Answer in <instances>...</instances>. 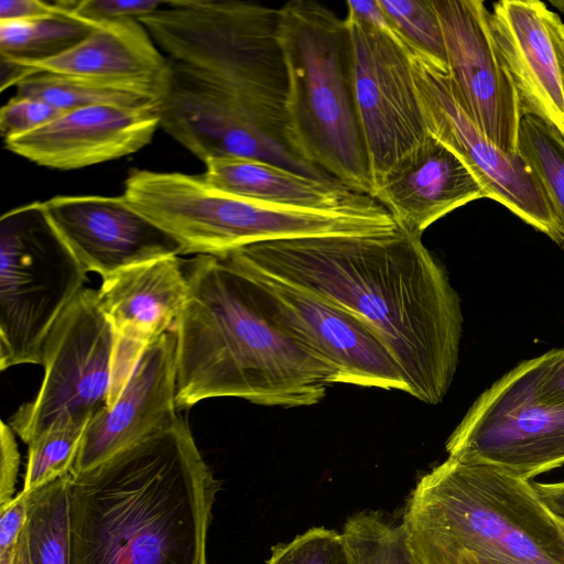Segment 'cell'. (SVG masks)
I'll list each match as a JSON object with an SVG mask.
<instances>
[{
    "label": "cell",
    "mask_w": 564,
    "mask_h": 564,
    "mask_svg": "<svg viewBox=\"0 0 564 564\" xmlns=\"http://www.w3.org/2000/svg\"><path fill=\"white\" fill-rule=\"evenodd\" d=\"M228 256L357 316L400 366L409 394L427 404L445 398L458 364L463 314L421 235L399 227L301 237L253 243Z\"/></svg>",
    "instance_id": "cell-1"
},
{
    "label": "cell",
    "mask_w": 564,
    "mask_h": 564,
    "mask_svg": "<svg viewBox=\"0 0 564 564\" xmlns=\"http://www.w3.org/2000/svg\"><path fill=\"white\" fill-rule=\"evenodd\" d=\"M220 488L183 417L70 473L72 564H207Z\"/></svg>",
    "instance_id": "cell-2"
},
{
    "label": "cell",
    "mask_w": 564,
    "mask_h": 564,
    "mask_svg": "<svg viewBox=\"0 0 564 564\" xmlns=\"http://www.w3.org/2000/svg\"><path fill=\"white\" fill-rule=\"evenodd\" d=\"M184 271L187 299L172 327L178 410L223 397L282 408L324 399L333 371L273 318L248 271L206 254Z\"/></svg>",
    "instance_id": "cell-3"
},
{
    "label": "cell",
    "mask_w": 564,
    "mask_h": 564,
    "mask_svg": "<svg viewBox=\"0 0 564 564\" xmlns=\"http://www.w3.org/2000/svg\"><path fill=\"white\" fill-rule=\"evenodd\" d=\"M402 527L417 564H564V521L532 480L448 457L423 475Z\"/></svg>",
    "instance_id": "cell-4"
},
{
    "label": "cell",
    "mask_w": 564,
    "mask_h": 564,
    "mask_svg": "<svg viewBox=\"0 0 564 564\" xmlns=\"http://www.w3.org/2000/svg\"><path fill=\"white\" fill-rule=\"evenodd\" d=\"M278 39L288 83L289 148L325 176L371 196L345 20L318 2L292 0L278 9Z\"/></svg>",
    "instance_id": "cell-5"
},
{
    "label": "cell",
    "mask_w": 564,
    "mask_h": 564,
    "mask_svg": "<svg viewBox=\"0 0 564 564\" xmlns=\"http://www.w3.org/2000/svg\"><path fill=\"white\" fill-rule=\"evenodd\" d=\"M122 195L135 212L174 238L182 254L220 257L265 241L398 228L383 206L360 212L282 207L221 191L203 175L180 172L133 170Z\"/></svg>",
    "instance_id": "cell-6"
},
{
    "label": "cell",
    "mask_w": 564,
    "mask_h": 564,
    "mask_svg": "<svg viewBox=\"0 0 564 564\" xmlns=\"http://www.w3.org/2000/svg\"><path fill=\"white\" fill-rule=\"evenodd\" d=\"M139 21L170 59L285 106L278 9L243 1L170 0Z\"/></svg>",
    "instance_id": "cell-7"
},
{
    "label": "cell",
    "mask_w": 564,
    "mask_h": 564,
    "mask_svg": "<svg viewBox=\"0 0 564 564\" xmlns=\"http://www.w3.org/2000/svg\"><path fill=\"white\" fill-rule=\"evenodd\" d=\"M87 271L50 227L39 202L0 226V369L42 365L56 321L85 289Z\"/></svg>",
    "instance_id": "cell-8"
},
{
    "label": "cell",
    "mask_w": 564,
    "mask_h": 564,
    "mask_svg": "<svg viewBox=\"0 0 564 564\" xmlns=\"http://www.w3.org/2000/svg\"><path fill=\"white\" fill-rule=\"evenodd\" d=\"M543 361L520 362L479 395L448 437V457L525 480L564 465V404L538 392Z\"/></svg>",
    "instance_id": "cell-9"
},
{
    "label": "cell",
    "mask_w": 564,
    "mask_h": 564,
    "mask_svg": "<svg viewBox=\"0 0 564 564\" xmlns=\"http://www.w3.org/2000/svg\"><path fill=\"white\" fill-rule=\"evenodd\" d=\"M113 333L97 291L84 289L51 329L42 352L39 393L11 416L10 427L25 443L56 425L89 422L108 406Z\"/></svg>",
    "instance_id": "cell-10"
},
{
    "label": "cell",
    "mask_w": 564,
    "mask_h": 564,
    "mask_svg": "<svg viewBox=\"0 0 564 564\" xmlns=\"http://www.w3.org/2000/svg\"><path fill=\"white\" fill-rule=\"evenodd\" d=\"M170 63L160 127L196 158L237 155L268 161L294 172L327 177L289 148L285 119L183 63Z\"/></svg>",
    "instance_id": "cell-11"
},
{
    "label": "cell",
    "mask_w": 564,
    "mask_h": 564,
    "mask_svg": "<svg viewBox=\"0 0 564 564\" xmlns=\"http://www.w3.org/2000/svg\"><path fill=\"white\" fill-rule=\"evenodd\" d=\"M344 20L354 99L373 193L430 134L404 42L393 30L380 29L348 14Z\"/></svg>",
    "instance_id": "cell-12"
},
{
    "label": "cell",
    "mask_w": 564,
    "mask_h": 564,
    "mask_svg": "<svg viewBox=\"0 0 564 564\" xmlns=\"http://www.w3.org/2000/svg\"><path fill=\"white\" fill-rule=\"evenodd\" d=\"M427 133L453 151L482 186L486 198L560 243L557 223L538 178L519 153L492 143L457 101L446 63L408 46Z\"/></svg>",
    "instance_id": "cell-13"
},
{
    "label": "cell",
    "mask_w": 564,
    "mask_h": 564,
    "mask_svg": "<svg viewBox=\"0 0 564 564\" xmlns=\"http://www.w3.org/2000/svg\"><path fill=\"white\" fill-rule=\"evenodd\" d=\"M256 280L273 318L346 383L410 393L404 375L372 329L332 302L237 261Z\"/></svg>",
    "instance_id": "cell-14"
},
{
    "label": "cell",
    "mask_w": 564,
    "mask_h": 564,
    "mask_svg": "<svg viewBox=\"0 0 564 564\" xmlns=\"http://www.w3.org/2000/svg\"><path fill=\"white\" fill-rule=\"evenodd\" d=\"M443 31L448 76L460 107L497 147L518 153L523 117L480 0H432Z\"/></svg>",
    "instance_id": "cell-15"
},
{
    "label": "cell",
    "mask_w": 564,
    "mask_h": 564,
    "mask_svg": "<svg viewBox=\"0 0 564 564\" xmlns=\"http://www.w3.org/2000/svg\"><path fill=\"white\" fill-rule=\"evenodd\" d=\"M42 215L87 272L102 280L152 260L181 256L180 243L121 196L59 195Z\"/></svg>",
    "instance_id": "cell-16"
},
{
    "label": "cell",
    "mask_w": 564,
    "mask_h": 564,
    "mask_svg": "<svg viewBox=\"0 0 564 564\" xmlns=\"http://www.w3.org/2000/svg\"><path fill=\"white\" fill-rule=\"evenodd\" d=\"M187 293L178 256L138 264L102 280L98 303L113 333L107 408L117 401L147 348L172 329Z\"/></svg>",
    "instance_id": "cell-17"
},
{
    "label": "cell",
    "mask_w": 564,
    "mask_h": 564,
    "mask_svg": "<svg viewBox=\"0 0 564 564\" xmlns=\"http://www.w3.org/2000/svg\"><path fill=\"white\" fill-rule=\"evenodd\" d=\"M489 24L499 58L522 115L534 116L564 137V23L539 0H501Z\"/></svg>",
    "instance_id": "cell-18"
},
{
    "label": "cell",
    "mask_w": 564,
    "mask_h": 564,
    "mask_svg": "<svg viewBox=\"0 0 564 564\" xmlns=\"http://www.w3.org/2000/svg\"><path fill=\"white\" fill-rule=\"evenodd\" d=\"M159 108H77L39 129L6 139L4 145L37 165L82 169L132 154L149 144L160 127Z\"/></svg>",
    "instance_id": "cell-19"
},
{
    "label": "cell",
    "mask_w": 564,
    "mask_h": 564,
    "mask_svg": "<svg viewBox=\"0 0 564 564\" xmlns=\"http://www.w3.org/2000/svg\"><path fill=\"white\" fill-rule=\"evenodd\" d=\"M181 419L176 344L171 329L147 348L117 401L89 422L70 473L89 470Z\"/></svg>",
    "instance_id": "cell-20"
},
{
    "label": "cell",
    "mask_w": 564,
    "mask_h": 564,
    "mask_svg": "<svg viewBox=\"0 0 564 564\" xmlns=\"http://www.w3.org/2000/svg\"><path fill=\"white\" fill-rule=\"evenodd\" d=\"M11 62L24 67L29 75L54 73L160 101L170 78L167 57L135 19L99 22L83 41L55 57L30 63Z\"/></svg>",
    "instance_id": "cell-21"
},
{
    "label": "cell",
    "mask_w": 564,
    "mask_h": 564,
    "mask_svg": "<svg viewBox=\"0 0 564 564\" xmlns=\"http://www.w3.org/2000/svg\"><path fill=\"white\" fill-rule=\"evenodd\" d=\"M371 197L389 212L400 228L422 235L440 218L486 197V193L460 159L430 135Z\"/></svg>",
    "instance_id": "cell-22"
},
{
    "label": "cell",
    "mask_w": 564,
    "mask_h": 564,
    "mask_svg": "<svg viewBox=\"0 0 564 564\" xmlns=\"http://www.w3.org/2000/svg\"><path fill=\"white\" fill-rule=\"evenodd\" d=\"M204 164L203 176L213 186L276 206L322 212H360L382 206L335 178L301 174L259 159L221 155L209 158Z\"/></svg>",
    "instance_id": "cell-23"
},
{
    "label": "cell",
    "mask_w": 564,
    "mask_h": 564,
    "mask_svg": "<svg viewBox=\"0 0 564 564\" xmlns=\"http://www.w3.org/2000/svg\"><path fill=\"white\" fill-rule=\"evenodd\" d=\"M56 2L59 11L55 14L0 21V57L18 63L55 57L83 41L97 24Z\"/></svg>",
    "instance_id": "cell-24"
},
{
    "label": "cell",
    "mask_w": 564,
    "mask_h": 564,
    "mask_svg": "<svg viewBox=\"0 0 564 564\" xmlns=\"http://www.w3.org/2000/svg\"><path fill=\"white\" fill-rule=\"evenodd\" d=\"M69 481L70 473L28 494L30 564H72Z\"/></svg>",
    "instance_id": "cell-25"
},
{
    "label": "cell",
    "mask_w": 564,
    "mask_h": 564,
    "mask_svg": "<svg viewBox=\"0 0 564 564\" xmlns=\"http://www.w3.org/2000/svg\"><path fill=\"white\" fill-rule=\"evenodd\" d=\"M518 153L538 178L555 216L564 248V137L543 120L525 115L518 137Z\"/></svg>",
    "instance_id": "cell-26"
},
{
    "label": "cell",
    "mask_w": 564,
    "mask_h": 564,
    "mask_svg": "<svg viewBox=\"0 0 564 564\" xmlns=\"http://www.w3.org/2000/svg\"><path fill=\"white\" fill-rule=\"evenodd\" d=\"M15 87V96L37 98L65 111L88 106L149 107L161 104L141 94L47 72L31 74Z\"/></svg>",
    "instance_id": "cell-27"
},
{
    "label": "cell",
    "mask_w": 564,
    "mask_h": 564,
    "mask_svg": "<svg viewBox=\"0 0 564 564\" xmlns=\"http://www.w3.org/2000/svg\"><path fill=\"white\" fill-rule=\"evenodd\" d=\"M341 534L350 564H417L402 524L386 520L379 512L355 513Z\"/></svg>",
    "instance_id": "cell-28"
},
{
    "label": "cell",
    "mask_w": 564,
    "mask_h": 564,
    "mask_svg": "<svg viewBox=\"0 0 564 564\" xmlns=\"http://www.w3.org/2000/svg\"><path fill=\"white\" fill-rule=\"evenodd\" d=\"M87 425H56L29 445L22 491L37 490L72 471Z\"/></svg>",
    "instance_id": "cell-29"
},
{
    "label": "cell",
    "mask_w": 564,
    "mask_h": 564,
    "mask_svg": "<svg viewBox=\"0 0 564 564\" xmlns=\"http://www.w3.org/2000/svg\"><path fill=\"white\" fill-rule=\"evenodd\" d=\"M393 32L410 47L446 63L443 31L432 0H379Z\"/></svg>",
    "instance_id": "cell-30"
},
{
    "label": "cell",
    "mask_w": 564,
    "mask_h": 564,
    "mask_svg": "<svg viewBox=\"0 0 564 564\" xmlns=\"http://www.w3.org/2000/svg\"><path fill=\"white\" fill-rule=\"evenodd\" d=\"M267 564H350V558L341 533L312 528L275 546Z\"/></svg>",
    "instance_id": "cell-31"
},
{
    "label": "cell",
    "mask_w": 564,
    "mask_h": 564,
    "mask_svg": "<svg viewBox=\"0 0 564 564\" xmlns=\"http://www.w3.org/2000/svg\"><path fill=\"white\" fill-rule=\"evenodd\" d=\"M65 110L41 99L13 96L0 111V130L3 139L39 129L58 118Z\"/></svg>",
    "instance_id": "cell-32"
},
{
    "label": "cell",
    "mask_w": 564,
    "mask_h": 564,
    "mask_svg": "<svg viewBox=\"0 0 564 564\" xmlns=\"http://www.w3.org/2000/svg\"><path fill=\"white\" fill-rule=\"evenodd\" d=\"M66 10L91 22L135 19L148 15L161 7V0H83L58 1Z\"/></svg>",
    "instance_id": "cell-33"
},
{
    "label": "cell",
    "mask_w": 564,
    "mask_h": 564,
    "mask_svg": "<svg viewBox=\"0 0 564 564\" xmlns=\"http://www.w3.org/2000/svg\"><path fill=\"white\" fill-rule=\"evenodd\" d=\"M28 520V494L20 491L0 507V555L15 549Z\"/></svg>",
    "instance_id": "cell-34"
},
{
    "label": "cell",
    "mask_w": 564,
    "mask_h": 564,
    "mask_svg": "<svg viewBox=\"0 0 564 564\" xmlns=\"http://www.w3.org/2000/svg\"><path fill=\"white\" fill-rule=\"evenodd\" d=\"M0 507L14 498L17 476L20 465V453L14 432L4 421L0 427Z\"/></svg>",
    "instance_id": "cell-35"
},
{
    "label": "cell",
    "mask_w": 564,
    "mask_h": 564,
    "mask_svg": "<svg viewBox=\"0 0 564 564\" xmlns=\"http://www.w3.org/2000/svg\"><path fill=\"white\" fill-rule=\"evenodd\" d=\"M538 392L546 400L564 404V348L544 354L538 377Z\"/></svg>",
    "instance_id": "cell-36"
},
{
    "label": "cell",
    "mask_w": 564,
    "mask_h": 564,
    "mask_svg": "<svg viewBox=\"0 0 564 564\" xmlns=\"http://www.w3.org/2000/svg\"><path fill=\"white\" fill-rule=\"evenodd\" d=\"M59 11L57 2L40 0H1L0 21L30 20L55 14Z\"/></svg>",
    "instance_id": "cell-37"
},
{
    "label": "cell",
    "mask_w": 564,
    "mask_h": 564,
    "mask_svg": "<svg viewBox=\"0 0 564 564\" xmlns=\"http://www.w3.org/2000/svg\"><path fill=\"white\" fill-rule=\"evenodd\" d=\"M348 15L384 30H392L379 0L346 1Z\"/></svg>",
    "instance_id": "cell-38"
},
{
    "label": "cell",
    "mask_w": 564,
    "mask_h": 564,
    "mask_svg": "<svg viewBox=\"0 0 564 564\" xmlns=\"http://www.w3.org/2000/svg\"><path fill=\"white\" fill-rule=\"evenodd\" d=\"M532 484L552 512L564 520V481Z\"/></svg>",
    "instance_id": "cell-39"
},
{
    "label": "cell",
    "mask_w": 564,
    "mask_h": 564,
    "mask_svg": "<svg viewBox=\"0 0 564 564\" xmlns=\"http://www.w3.org/2000/svg\"><path fill=\"white\" fill-rule=\"evenodd\" d=\"M0 564H30L25 528L15 549L10 553L0 555Z\"/></svg>",
    "instance_id": "cell-40"
},
{
    "label": "cell",
    "mask_w": 564,
    "mask_h": 564,
    "mask_svg": "<svg viewBox=\"0 0 564 564\" xmlns=\"http://www.w3.org/2000/svg\"><path fill=\"white\" fill-rule=\"evenodd\" d=\"M551 4L564 12V0H552Z\"/></svg>",
    "instance_id": "cell-41"
},
{
    "label": "cell",
    "mask_w": 564,
    "mask_h": 564,
    "mask_svg": "<svg viewBox=\"0 0 564 564\" xmlns=\"http://www.w3.org/2000/svg\"><path fill=\"white\" fill-rule=\"evenodd\" d=\"M563 520V519H562ZM564 521V520H563Z\"/></svg>",
    "instance_id": "cell-42"
}]
</instances>
